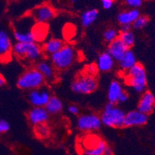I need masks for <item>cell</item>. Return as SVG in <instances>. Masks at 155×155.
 Listing matches in <instances>:
<instances>
[{"instance_id":"obj_1","label":"cell","mask_w":155,"mask_h":155,"mask_svg":"<svg viewBox=\"0 0 155 155\" xmlns=\"http://www.w3.org/2000/svg\"><path fill=\"white\" fill-rule=\"evenodd\" d=\"M12 52L17 58L27 60L29 62L37 61L43 55L42 48L36 42H16L12 45Z\"/></svg>"},{"instance_id":"obj_2","label":"cell","mask_w":155,"mask_h":155,"mask_svg":"<svg viewBox=\"0 0 155 155\" xmlns=\"http://www.w3.org/2000/svg\"><path fill=\"white\" fill-rule=\"evenodd\" d=\"M77 58L76 51L71 45L64 44L58 52L50 56L51 63L58 70H65L72 65Z\"/></svg>"},{"instance_id":"obj_3","label":"cell","mask_w":155,"mask_h":155,"mask_svg":"<svg viewBox=\"0 0 155 155\" xmlns=\"http://www.w3.org/2000/svg\"><path fill=\"white\" fill-rule=\"evenodd\" d=\"M125 112L116 105L108 102L100 116L101 122L106 127L121 128L124 127Z\"/></svg>"},{"instance_id":"obj_4","label":"cell","mask_w":155,"mask_h":155,"mask_svg":"<svg viewBox=\"0 0 155 155\" xmlns=\"http://www.w3.org/2000/svg\"><path fill=\"white\" fill-rule=\"evenodd\" d=\"M45 81L44 76L36 68H31L25 71L18 78L16 85L22 90L32 91L43 87Z\"/></svg>"},{"instance_id":"obj_5","label":"cell","mask_w":155,"mask_h":155,"mask_svg":"<svg viewBox=\"0 0 155 155\" xmlns=\"http://www.w3.org/2000/svg\"><path fill=\"white\" fill-rule=\"evenodd\" d=\"M126 76V82L137 92H144L147 87V74L144 67L137 63L129 69Z\"/></svg>"},{"instance_id":"obj_6","label":"cell","mask_w":155,"mask_h":155,"mask_svg":"<svg viewBox=\"0 0 155 155\" xmlns=\"http://www.w3.org/2000/svg\"><path fill=\"white\" fill-rule=\"evenodd\" d=\"M98 81L94 76L84 74L78 76L72 81L71 88L73 92L78 94L92 93L97 88Z\"/></svg>"},{"instance_id":"obj_7","label":"cell","mask_w":155,"mask_h":155,"mask_svg":"<svg viewBox=\"0 0 155 155\" xmlns=\"http://www.w3.org/2000/svg\"><path fill=\"white\" fill-rule=\"evenodd\" d=\"M56 11L53 6L48 3L41 4L31 10L30 16L37 23L46 24L54 18Z\"/></svg>"},{"instance_id":"obj_8","label":"cell","mask_w":155,"mask_h":155,"mask_svg":"<svg viewBox=\"0 0 155 155\" xmlns=\"http://www.w3.org/2000/svg\"><path fill=\"white\" fill-rule=\"evenodd\" d=\"M102 126L100 116L94 113H85L78 118L77 127L83 132H92L98 130Z\"/></svg>"},{"instance_id":"obj_9","label":"cell","mask_w":155,"mask_h":155,"mask_svg":"<svg viewBox=\"0 0 155 155\" xmlns=\"http://www.w3.org/2000/svg\"><path fill=\"white\" fill-rule=\"evenodd\" d=\"M85 142V149L83 151L85 155H103L104 150L107 147L105 140L95 135H90Z\"/></svg>"},{"instance_id":"obj_10","label":"cell","mask_w":155,"mask_h":155,"mask_svg":"<svg viewBox=\"0 0 155 155\" xmlns=\"http://www.w3.org/2000/svg\"><path fill=\"white\" fill-rule=\"evenodd\" d=\"M49 91L45 88H37L30 91L28 94V100L34 107H44L51 98Z\"/></svg>"},{"instance_id":"obj_11","label":"cell","mask_w":155,"mask_h":155,"mask_svg":"<svg viewBox=\"0 0 155 155\" xmlns=\"http://www.w3.org/2000/svg\"><path fill=\"white\" fill-rule=\"evenodd\" d=\"M49 116V113L44 107H33L27 113L29 122L34 127L46 124Z\"/></svg>"},{"instance_id":"obj_12","label":"cell","mask_w":155,"mask_h":155,"mask_svg":"<svg viewBox=\"0 0 155 155\" xmlns=\"http://www.w3.org/2000/svg\"><path fill=\"white\" fill-rule=\"evenodd\" d=\"M148 120L147 115L137 110H132L126 113L124 119V127H140L147 124Z\"/></svg>"},{"instance_id":"obj_13","label":"cell","mask_w":155,"mask_h":155,"mask_svg":"<svg viewBox=\"0 0 155 155\" xmlns=\"http://www.w3.org/2000/svg\"><path fill=\"white\" fill-rule=\"evenodd\" d=\"M155 106V97L149 91L143 92L137 105V110L140 113L148 115L153 112Z\"/></svg>"},{"instance_id":"obj_14","label":"cell","mask_w":155,"mask_h":155,"mask_svg":"<svg viewBox=\"0 0 155 155\" xmlns=\"http://www.w3.org/2000/svg\"><path fill=\"white\" fill-rule=\"evenodd\" d=\"M12 49L11 37L5 30H0V59L6 60L10 57Z\"/></svg>"},{"instance_id":"obj_15","label":"cell","mask_w":155,"mask_h":155,"mask_svg":"<svg viewBox=\"0 0 155 155\" xmlns=\"http://www.w3.org/2000/svg\"><path fill=\"white\" fill-rule=\"evenodd\" d=\"M128 50L120 39L117 38L115 41L109 43L107 52L111 55L115 61H119Z\"/></svg>"},{"instance_id":"obj_16","label":"cell","mask_w":155,"mask_h":155,"mask_svg":"<svg viewBox=\"0 0 155 155\" xmlns=\"http://www.w3.org/2000/svg\"><path fill=\"white\" fill-rule=\"evenodd\" d=\"M115 61L111 55L108 53L107 51L100 54L97 59L96 65L98 71L102 72H108L110 71L114 67Z\"/></svg>"},{"instance_id":"obj_17","label":"cell","mask_w":155,"mask_h":155,"mask_svg":"<svg viewBox=\"0 0 155 155\" xmlns=\"http://www.w3.org/2000/svg\"><path fill=\"white\" fill-rule=\"evenodd\" d=\"M124 91V88L120 81L117 80H113L111 81L108 87L107 97L109 102L116 105L119 102L120 96Z\"/></svg>"},{"instance_id":"obj_18","label":"cell","mask_w":155,"mask_h":155,"mask_svg":"<svg viewBox=\"0 0 155 155\" xmlns=\"http://www.w3.org/2000/svg\"><path fill=\"white\" fill-rule=\"evenodd\" d=\"M36 68L44 76L45 80L52 81L55 78V68L48 61H39L36 65Z\"/></svg>"},{"instance_id":"obj_19","label":"cell","mask_w":155,"mask_h":155,"mask_svg":"<svg viewBox=\"0 0 155 155\" xmlns=\"http://www.w3.org/2000/svg\"><path fill=\"white\" fill-rule=\"evenodd\" d=\"M140 16V12L138 9H130L120 12L116 19L120 25H132Z\"/></svg>"},{"instance_id":"obj_20","label":"cell","mask_w":155,"mask_h":155,"mask_svg":"<svg viewBox=\"0 0 155 155\" xmlns=\"http://www.w3.org/2000/svg\"><path fill=\"white\" fill-rule=\"evenodd\" d=\"M64 45L63 41L58 38H51L44 43L42 47L43 53L48 56L58 52Z\"/></svg>"},{"instance_id":"obj_21","label":"cell","mask_w":155,"mask_h":155,"mask_svg":"<svg viewBox=\"0 0 155 155\" xmlns=\"http://www.w3.org/2000/svg\"><path fill=\"white\" fill-rule=\"evenodd\" d=\"M119 66L120 69L124 71H127L129 69L134 67L137 62V58L135 54L131 50L128 49L127 51L124 54V55L122 57V58L118 61Z\"/></svg>"},{"instance_id":"obj_22","label":"cell","mask_w":155,"mask_h":155,"mask_svg":"<svg viewBox=\"0 0 155 155\" xmlns=\"http://www.w3.org/2000/svg\"><path fill=\"white\" fill-rule=\"evenodd\" d=\"M13 37L19 43H34L36 42L35 36L32 30H13Z\"/></svg>"},{"instance_id":"obj_23","label":"cell","mask_w":155,"mask_h":155,"mask_svg":"<svg viewBox=\"0 0 155 155\" xmlns=\"http://www.w3.org/2000/svg\"><path fill=\"white\" fill-rule=\"evenodd\" d=\"M49 115H56L60 113L63 109V103L57 96L51 95L47 105L44 106Z\"/></svg>"},{"instance_id":"obj_24","label":"cell","mask_w":155,"mask_h":155,"mask_svg":"<svg viewBox=\"0 0 155 155\" xmlns=\"http://www.w3.org/2000/svg\"><path fill=\"white\" fill-rule=\"evenodd\" d=\"M99 16V11L96 9H90L81 13L80 16L81 23L84 27H90Z\"/></svg>"},{"instance_id":"obj_25","label":"cell","mask_w":155,"mask_h":155,"mask_svg":"<svg viewBox=\"0 0 155 155\" xmlns=\"http://www.w3.org/2000/svg\"><path fill=\"white\" fill-rule=\"evenodd\" d=\"M118 38L128 49L134 46L135 43V36L131 30L127 32H120Z\"/></svg>"},{"instance_id":"obj_26","label":"cell","mask_w":155,"mask_h":155,"mask_svg":"<svg viewBox=\"0 0 155 155\" xmlns=\"http://www.w3.org/2000/svg\"><path fill=\"white\" fill-rule=\"evenodd\" d=\"M119 31L115 28H108L103 33V38L107 43H111L119 37Z\"/></svg>"},{"instance_id":"obj_27","label":"cell","mask_w":155,"mask_h":155,"mask_svg":"<svg viewBox=\"0 0 155 155\" xmlns=\"http://www.w3.org/2000/svg\"><path fill=\"white\" fill-rule=\"evenodd\" d=\"M34 132L39 137L46 138L50 134V128L46 124H41V125L36 126L34 128Z\"/></svg>"},{"instance_id":"obj_28","label":"cell","mask_w":155,"mask_h":155,"mask_svg":"<svg viewBox=\"0 0 155 155\" xmlns=\"http://www.w3.org/2000/svg\"><path fill=\"white\" fill-rule=\"evenodd\" d=\"M149 23V18L146 16H140L135 21L132 23V28L135 30H141L144 28Z\"/></svg>"},{"instance_id":"obj_29","label":"cell","mask_w":155,"mask_h":155,"mask_svg":"<svg viewBox=\"0 0 155 155\" xmlns=\"http://www.w3.org/2000/svg\"><path fill=\"white\" fill-rule=\"evenodd\" d=\"M124 2L130 9H137L142 5L143 0H124Z\"/></svg>"},{"instance_id":"obj_30","label":"cell","mask_w":155,"mask_h":155,"mask_svg":"<svg viewBox=\"0 0 155 155\" xmlns=\"http://www.w3.org/2000/svg\"><path fill=\"white\" fill-rule=\"evenodd\" d=\"M98 73V68H97L96 65L95 64H88L85 68V74H88V75L94 76L95 77V75Z\"/></svg>"},{"instance_id":"obj_31","label":"cell","mask_w":155,"mask_h":155,"mask_svg":"<svg viewBox=\"0 0 155 155\" xmlns=\"http://www.w3.org/2000/svg\"><path fill=\"white\" fill-rule=\"evenodd\" d=\"M10 128V125L5 120L0 119V134H5L7 131H9Z\"/></svg>"},{"instance_id":"obj_32","label":"cell","mask_w":155,"mask_h":155,"mask_svg":"<svg viewBox=\"0 0 155 155\" xmlns=\"http://www.w3.org/2000/svg\"><path fill=\"white\" fill-rule=\"evenodd\" d=\"M100 2L103 9H109L113 7L114 0H100Z\"/></svg>"},{"instance_id":"obj_33","label":"cell","mask_w":155,"mask_h":155,"mask_svg":"<svg viewBox=\"0 0 155 155\" xmlns=\"http://www.w3.org/2000/svg\"><path fill=\"white\" fill-rule=\"evenodd\" d=\"M68 111L72 115H78L79 113V109L76 105H70L68 107Z\"/></svg>"},{"instance_id":"obj_34","label":"cell","mask_w":155,"mask_h":155,"mask_svg":"<svg viewBox=\"0 0 155 155\" xmlns=\"http://www.w3.org/2000/svg\"><path fill=\"white\" fill-rule=\"evenodd\" d=\"M129 95L125 91L123 92V93L121 94V95L120 96V99H119V102H121V103H124V102H126L127 100H128Z\"/></svg>"},{"instance_id":"obj_35","label":"cell","mask_w":155,"mask_h":155,"mask_svg":"<svg viewBox=\"0 0 155 155\" xmlns=\"http://www.w3.org/2000/svg\"><path fill=\"white\" fill-rule=\"evenodd\" d=\"M132 26L131 25H120V32L130 31Z\"/></svg>"},{"instance_id":"obj_36","label":"cell","mask_w":155,"mask_h":155,"mask_svg":"<svg viewBox=\"0 0 155 155\" xmlns=\"http://www.w3.org/2000/svg\"><path fill=\"white\" fill-rule=\"evenodd\" d=\"M103 155H113V150H112V148L109 146H108V145L106 147V149H105Z\"/></svg>"},{"instance_id":"obj_37","label":"cell","mask_w":155,"mask_h":155,"mask_svg":"<svg viewBox=\"0 0 155 155\" xmlns=\"http://www.w3.org/2000/svg\"><path fill=\"white\" fill-rule=\"evenodd\" d=\"M5 85V79L4 78L3 76L0 74V88L3 87Z\"/></svg>"},{"instance_id":"obj_38","label":"cell","mask_w":155,"mask_h":155,"mask_svg":"<svg viewBox=\"0 0 155 155\" xmlns=\"http://www.w3.org/2000/svg\"><path fill=\"white\" fill-rule=\"evenodd\" d=\"M71 1V3H76V2H78V0H70Z\"/></svg>"}]
</instances>
